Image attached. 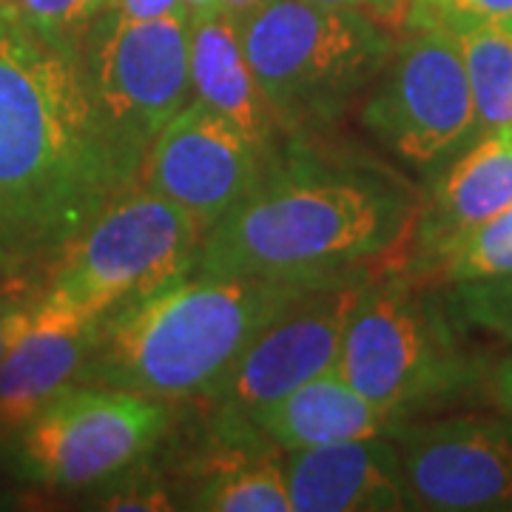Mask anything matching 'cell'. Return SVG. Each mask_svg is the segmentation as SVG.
<instances>
[{
  "label": "cell",
  "mask_w": 512,
  "mask_h": 512,
  "mask_svg": "<svg viewBox=\"0 0 512 512\" xmlns=\"http://www.w3.org/2000/svg\"><path fill=\"white\" fill-rule=\"evenodd\" d=\"M103 510H177V504L171 501V495L165 493L157 481H140V478H131L123 481L117 490H111L109 495H103L100 501Z\"/></svg>",
  "instance_id": "d4e9b609"
},
{
  "label": "cell",
  "mask_w": 512,
  "mask_h": 512,
  "mask_svg": "<svg viewBox=\"0 0 512 512\" xmlns=\"http://www.w3.org/2000/svg\"><path fill=\"white\" fill-rule=\"evenodd\" d=\"M103 322L35 299L26 325L0 359V439H15L55 396L80 384Z\"/></svg>",
  "instance_id": "4fadbf2b"
},
{
  "label": "cell",
  "mask_w": 512,
  "mask_h": 512,
  "mask_svg": "<svg viewBox=\"0 0 512 512\" xmlns=\"http://www.w3.org/2000/svg\"><path fill=\"white\" fill-rule=\"evenodd\" d=\"M439 291L456 322L512 345V274L456 282Z\"/></svg>",
  "instance_id": "44dd1931"
},
{
  "label": "cell",
  "mask_w": 512,
  "mask_h": 512,
  "mask_svg": "<svg viewBox=\"0 0 512 512\" xmlns=\"http://www.w3.org/2000/svg\"><path fill=\"white\" fill-rule=\"evenodd\" d=\"M490 393L493 402L512 416V356H504L490 373Z\"/></svg>",
  "instance_id": "83f0119b"
},
{
  "label": "cell",
  "mask_w": 512,
  "mask_h": 512,
  "mask_svg": "<svg viewBox=\"0 0 512 512\" xmlns=\"http://www.w3.org/2000/svg\"><path fill=\"white\" fill-rule=\"evenodd\" d=\"M362 126L393 157L441 171L476 137V106L456 35L413 29L396 43L359 111Z\"/></svg>",
  "instance_id": "ba28073f"
},
{
  "label": "cell",
  "mask_w": 512,
  "mask_h": 512,
  "mask_svg": "<svg viewBox=\"0 0 512 512\" xmlns=\"http://www.w3.org/2000/svg\"><path fill=\"white\" fill-rule=\"evenodd\" d=\"M305 288L311 285L197 271L177 276L106 316L80 384L163 402L208 396L256 333Z\"/></svg>",
  "instance_id": "3957f363"
},
{
  "label": "cell",
  "mask_w": 512,
  "mask_h": 512,
  "mask_svg": "<svg viewBox=\"0 0 512 512\" xmlns=\"http://www.w3.org/2000/svg\"><path fill=\"white\" fill-rule=\"evenodd\" d=\"M396 424L399 421L350 387L336 367L299 384L251 419L256 433L285 453L387 436Z\"/></svg>",
  "instance_id": "e0dca14e"
},
{
  "label": "cell",
  "mask_w": 512,
  "mask_h": 512,
  "mask_svg": "<svg viewBox=\"0 0 512 512\" xmlns=\"http://www.w3.org/2000/svg\"><path fill=\"white\" fill-rule=\"evenodd\" d=\"M106 12H114V15L128 20L188 18L183 0H111Z\"/></svg>",
  "instance_id": "484cf974"
},
{
  "label": "cell",
  "mask_w": 512,
  "mask_h": 512,
  "mask_svg": "<svg viewBox=\"0 0 512 512\" xmlns=\"http://www.w3.org/2000/svg\"><path fill=\"white\" fill-rule=\"evenodd\" d=\"M140 168L97 106L80 49L35 32L0 0V268L43 288Z\"/></svg>",
  "instance_id": "6da1fadb"
},
{
  "label": "cell",
  "mask_w": 512,
  "mask_h": 512,
  "mask_svg": "<svg viewBox=\"0 0 512 512\" xmlns=\"http://www.w3.org/2000/svg\"><path fill=\"white\" fill-rule=\"evenodd\" d=\"M410 510L512 512V416L396 424Z\"/></svg>",
  "instance_id": "8fae6325"
},
{
  "label": "cell",
  "mask_w": 512,
  "mask_h": 512,
  "mask_svg": "<svg viewBox=\"0 0 512 512\" xmlns=\"http://www.w3.org/2000/svg\"><path fill=\"white\" fill-rule=\"evenodd\" d=\"M456 40L476 106V137L512 128V20L464 29Z\"/></svg>",
  "instance_id": "ffe728a7"
},
{
  "label": "cell",
  "mask_w": 512,
  "mask_h": 512,
  "mask_svg": "<svg viewBox=\"0 0 512 512\" xmlns=\"http://www.w3.org/2000/svg\"><path fill=\"white\" fill-rule=\"evenodd\" d=\"M265 171L245 134L191 97L151 140L137 183L174 202L205 237L262 183Z\"/></svg>",
  "instance_id": "7c38bea8"
},
{
  "label": "cell",
  "mask_w": 512,
  "mask_h": 512,
  "mask_svg": "<svg viewBox=\"0 0 512 512\" xmlns=\"http://www.w3.org/2000/svg\"><path fill=\"white\" fill-rule=\"evenodd\" d=\"M37 293H40V285L0 268V359L15 342L20 328L26 325Z\"/></svg>",
  "instance_id": "cb8c5ba5"
},
{
  "label": "cell",
  "mask_w": 512,
  "mask_h": 512,
  "mask_svg": "<svg viewBox=\"0 0 512 512\" xmlns=\"http://www.w3.org/2000/svg\"><path fill=\"white\" fill-rule=\"evenodd\" d=\"M367 279L370 276H348L296 293L205 396L217 407L220 419L251 424L268 404L333 370L350 313Z\"/></svg>",
  "instance_id": "30bf717a"
},
{
  "label": "cell",
  "mask_w": 512,
  "mask_h": 512,
  "mask_svg": "<svg viewBox=\"0 0 512 512\" xmlns=\"http://www.w3.org/2000/svg\"><path fill=\"white\" fill-rule=\"evenodd\" d=\"M200 245V228L185 211L134 183L72 239L37 299L77 316L106 319L131 299L191 274Z\"/></svg>",
  "instance_id": "8992f818"
},
{
  "label": "cell",
  "mask_w": 512,
  "mask_h": 512,
  "mask_svg": "<svg viewBox=\"0 0 512 512\" xmlns=\"http://www.w3.org/2000/svg\"><path fill=\"white\" fill-rule=\"evenodd\" d=\"M262 3L265 0H225V15H231L239 23L242 18H248L251 12H256Z\"/></svg>",
  "instance_id": "f546056e"
},
{
  "label": "cell",
  "mask_w": 512,
  "mask_h": 512,
  "mask_svg": "<svg viewBox=\"0 0 512 512\" xmlns=\"http://www.w3.org/2000/svg\"><path fill=\"white\" fill-rule=\"evenodd\" d=\"M80 57L111 131L146 160L151 140L191 100L188 18L128 20L103 12L80 40Z\"/></svg>",
  "instance_id": "9c48e42d"
},
{
  "label": "cell",
  "mask_w": 512,
  "mask_h": 512,
  "mask_svg": "<svg viewBox=\"0 0 512 512\" xmlns=\"http://www.w3.org/2000/svg\"><path fill=\"white\" fill-rule=\"evenodd\" d=\"M188 77L191 97L234 123L268 168L282 157V126L248 63L237 20L231 15L222 12L188 20Z\"/></svg>",
  "instance_id": "9a60e30c"
},
{
  "label": "cell",
  "mask_w": 512,
  "mask_h": 512,
  "mask_svg": "<svg viewBox=\"0 0 512 512\" xmlns=\"http://www.w3.org/2000/svg\"><path fill=\"white\" fill-rule=\"evenodd\" d=\"M402 271L427 288H447L456 282L512 274V205L473 231L433 251L410 256Z\"/></svg>",
  "instance_id": "d6986e66"
},
{
  "label": "cell",
  "mask_w": 512,
  "mask_h": 512,
  "mask_svg": "<svg viewBox=\"0 0 512 512\" xmlns=\"http://www.w3.org/2000/svg\"><path fill=\"white\" fill-rule=\"evenodd\" d=\"M188 20L211 18V15H222L225 12V0H183Z\"/></svg>",
  "instance_id": "f1b7e54d"
},
{
  "label": "cell",
  "mask_w": 512,
  "mask_h": 512,
  "mask_svg": "<svg viewBox=\"0 0 512 512\" xmlns=\"http://www.w3.org/2000/svg\"><path fill=\"white\" fill-rule=\"evenodd\" d=\"M251 424H237L234 444L208 458L200 484L188 493V510L200 512H291L285 467L256 450L248 456L242 439Z\"/></svg>",
  "instance_id": "ac0fdd59"
},
{
  "label": "cell",
  "mask_w": 512,
  "mask_h": 512,
  "mask_svg": "<svg viewBox=\"0 0 512 512\" xmlns=\"http://www.w3.org/2000/svg\"><path fill=\"white\" fill-rule=\"evenodd\" d=\"M512 205V128L476 137L441 168L430 202L421 205L410 256L490 222Z\"/></svg>",
  "instance_id": "2e32d148"
},
{
  "label": "cell",
  "mask_w": 512,
  "mask_h": 512,
  "mask_svg": "<svg viewBox=\"0 0 512 512\" xmlns=\"http://www.w3.org/2000/svg\"><path fill=\"white\" fill-rule=\"evenodd\" d=\"M322 6L333 9H350V12H362L367 18L379 20V23H393V20L407 18V6L410 0H313Z\"/></svg>",
  "instance_id": "4316f807"
},
{
  "label": "cell",
  "mask_w": 512,
  "mask_h": 512,
  "mask_svg": "<svg viewBox=\"0 0 512 512\" xmlns=\"http://www.w3.org/2000/svg\"><path fill=\"white\" fill-rule=\"evenodd\" d=\"M419 214V197L382 171L282 154L202 237L194 271L291 285L373 276L410 248Z\"/></svg>",
  "instance_id": "7a4b0ae2"
},
{
  "label": "cell",
  "mask_w": 512,
  "mask_h": 512,
  "mask_svg": "<svg viewBox=\"0 0 512 512\" xmlns=\"http://www.w3.org/2000/svg\"><path fill=\"white\" fill-rule=\"evenodd\" d=\"M237 26L282 128L330 123L396 49L379 20L313 0H265Z\"/></svg>",
  "instance_id": "5b68a950"
},
{
  "label": "cell",
  "mask_w": 512,
  "mask_h": 512,
  "mask_svg": "<svg viewBox=\"0 0 512 512\" xmlns=\"http://www.w3.org/2000/svg\"><path fill=\"white\" fill-rule=\"evenodd\" d=\"M168 424L163 399L72 384L15 436L18 467L40 487L80 490L126 473L165 439Z\"/></svg>",
  "instance_id": "52a82bcc"
},
{
  "label": "cell",
  "mask_w": 512,
  "mask_h": 512,
  "mask_svg": "<svg viewBox=\"0 0 512 512\" xmlns=\"http://www.w3.org/2000/svg\"><path fill=\"white\" fill-rule=\"evenodd\" d=\"M436 291L396 268L370 276L350 313L336 373L390 419L453 402L481 379Z\"/></svg>",
  "instance_id": "277c9868"
},
{
  "label": "cell",
  "mask_w": 512,
  "mask_h": 512,
  "mask_svg": "<svg viewBox=\"0 0 512 512\" xmlns=\"http://www.w3.org/2000/svg\"><path fill=\"white\" fill-rule=\"evenodd\" d=\"M9 6L35 32L80 49L83 35L109 9L111 0H9Z\"/></svg>",
  "instance_id": "7402d4cb"
},
{
  "label": "cell",
  "mask_w": 512,
  "mask_h": 512,
  "mask_svg": "<svg viewBox=\"0 0 512 512\" xmlns=\"http://www.w3.org/2000/svg\"><path fill=\"white\" fill-rule=\"evenodd\" d=\"M282 467L291 512L410 510L402 456L393 439L373 436L293 450Z\"/></svg>",
  "instance_id": "5bb4252c"
},
{
  "label": "cell",
  "mask_w": 512,
  "mask_h": 512,
  "mask_svg": "<svg viewBox=\"0 0 512 512\" xmlns=\"http://www.w3.org/2000/svg\"><path fill=\"white\" fill-rule=\"evenodd\" d=\"M512 20V0H410L407 29H444L458 35L484 23Z\"/></svg>",
  "instance_id": "603a6c76"
}]
</instances>
